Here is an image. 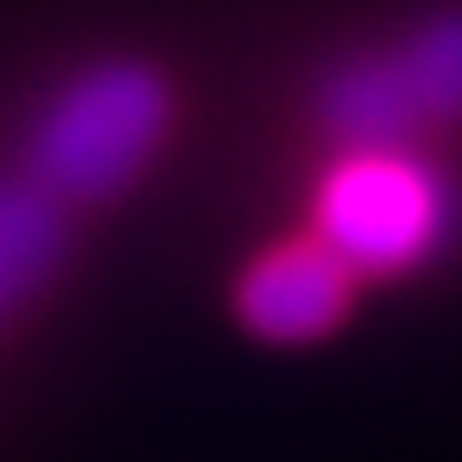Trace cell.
Segmentation results:
<instances>
[{"mask_svg": "<svg viewBox=\"0 0 462 462\" xmlns=\"http://www.w3.org/2000/svg\"><path fill=\"white\" fill-rule=\"evenodd\" d=\"M173 93L151 64L105 58L69 76L29 134V180L58 202L116 197L168 139Z\"/></svg>", "mask_w": 462, "mask_h": 462, "instance_id": "cell-1", "label": "cell"}, {"mask_svg": "<svg viewBox=\"0 0 462 462\" xmlns=\"http://www.w3.org/2000/svg\"><path fill=\"white\" fill-rule=\"evenodd\" d=\"M457 226V197L422 156L346 151L318 180L312 237L341 260L353 278H393L445 249Z\"/></svg>", "mask_w": 462, "mask_h": 462, "instance_id": "cell-2", "label": "cell"}, {"mask_svg": "<svg viewBox=\"0 0 462 462\" xmlns=\"http://www.w3.org/2000/svg\"><path fill=\"white\" fill-rule=\"evenodd\" d=\"M353 300V272L318 237L278 243L237 278V312L260 341H318L346 318Z\"/></svg>", "mask_w": 462, "mask_h": 462, "instance_id": "cell-3", "label": "cell"}, {"mask_svg": "<svg viewBox=\"0 0 462 462\" xmlns=\"http://www.w3.org/2000/svg\"><path fill=\"white\" fill-rule=\"evenodd\" d=\"M318 116L346 151H393L422 127V105L411 93L399 52L336 64L324 93H318Z\"/></svg>", "mask_w": 462, "mask_h": 462, "instance_id": "cell-4", "label": "cell"}, {"mask_svg": "<svg viewBox=\"0 0 462 462\" xmlns=\"http://www.w3.org/2000/svg\"><path fill=\"white\" fill-rule=\"evenodd\" d=\"M64 260V202L35 180H0V324L47 289Z\"/></svg>", "mask_w": 462, "mask_h": 462, "instance_id": "cell-5", "label": "cell"}, {"mask_svg": "<svg viewBox=\"0 0 462 462\" xmlns=\"http://www.w3.org/2000/svg\"><path fill=\"white\" fill-rule=\"evenodd\" d=\"M399 64L411 76L422 122H451V116H462V12L428 18L399 47Z\"/></svg>", "mask_w": 462, "mask_h": 462, "instance_id": "cell-6", "label": "cell"}]
</instances>
